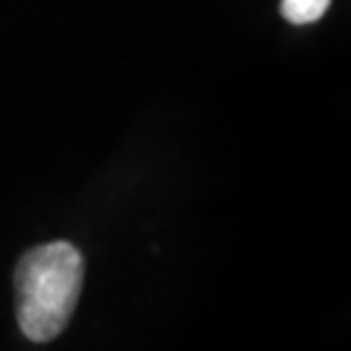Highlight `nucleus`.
I'll return each instance as SVG.
<instances>
[{
	"instance_id": "nucleus-2",
	"label": "nucleus",
	"mask_w": 351,
	"mask_h": 351,
	"mask_svg": "<svg viewBox=\"0 0 351 351\" xmlns=\"http://www.w3.org/2000/svg\"><path fill=\"white\" fill-rule=\"evenodd\" d=\"M328 5H331V0H283L280 3V14L290 23L304 25L324 16Z\"/></svg>"
},
{
	"instance_id": "nucleus-1",
	"label": "nucleus",
	"mask_w": 351,
	"mask_h": 351,
	"mask_svg": "<svg viewBox=\"0 0 351 351\" xmlns=\"http://www.w3.org/2000/svg\"><path fill=\"white\" fill-rule=\"evenodd\" d=\"M85 280L80 251L69 242H51L21 258L14 274L21 331L32 342H51L64 331Z\"/></svg>"
}]
</instances>
